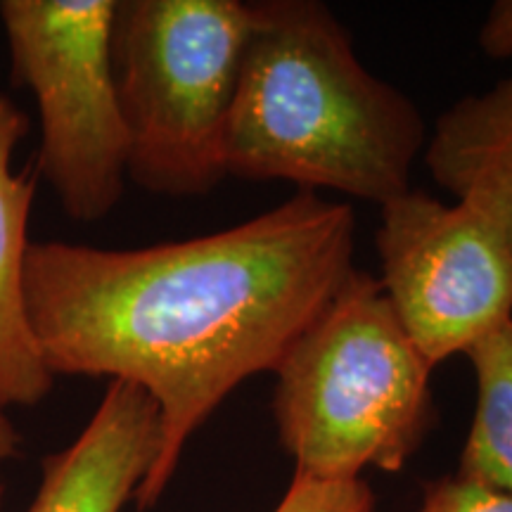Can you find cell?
Returning a JSON list of instances; mask_svg holds the SVG:
<instances>
[{"mask_svg": "<svg viewBox=\"0 0 512 512\" xmlns=\"http://www.w3.org/2000/svg\"><path fill=\"white\" fill-rule=\"evenodd\" d=\"M354 247V207L302 190L200 238L140 249L31 242L24 302L48 373L136 384L159 411L138 510L155 508L216 408L273 373L356 268Z\"/></svg>", "mask_w": 512, "mask_h": 512, "instance_id": "6da1fadb", "label": "cell"}, {"mask_svg": "<svg viewBox=\"0 0 512 512\" xmlns=\"http://www.w3.org/2000/svg\"><path fill=\"white\" fill-rule=\"evenodd\" d=\"M226 174L382 204L411 190L430 143L418 105L358 60L351 31L318 0L249 3Z\"/></svg>", "mask_w": 512, "mask_h": 512, "instance_id": "7a4b0ae2", "label": "cell"}, {"mask_svg": "<svg viewBox=\"0 0 512 512\" xmlns=\"http://www.w3.org/2000/svg\"><path fill=\"white\" fill-rule=\"evenodd\" d=\"M273 375L275 427L302 475L401 472L437 422L432 368L396 318L380 278L358 268Z\"/></svg>", "mask_w": 512, "mask_h": 512, "instance_id": "3957f363", "label": "cell"}, {"mask_svg": "<svg viewBox=\"0 0 512 512\" xmlns=\"http://www.w3.org/2000/svg\"><path fill=\"white\" fill-rule=\"evenodd\" d=\"M249 27L240 0L117 3L112 62L138 188L183 200L228 178L226 128Z\"/></svg>", "mask_w": 512, "mask_h": 512, "instance_id": "277c9868", "label": "cell"}, {"mask_svg": "<svg viewBox=\"0 0 512 512\" xmlns=\"http://www.w3.org/2000/svg\"><path fill=\"white\" fill-rule=\"evenodd\" d=\"M117 0H3L12 81L41 119L38 174L72 221L95 223L124 197L128 136L112 62Z\"/></svg>", "mask_w": 512, "mask_h": 512, "instance_id": "5b68a950", "label": "cell"}, {"mask_svg": "<svg viewBox=\"0 0 512 512\" xmlns=\"http://www.w3.org/2000/svg\"><path fill=\"white\" fill-rule=\"evenodd\" d=\"M380 285L432 370L512 313V256L463 202L408 190L380 207Z\"/></svg>", "mask_w": 512, "mask_h": 512, "instance_id": "8992f818", "label": "cell"}, {"mask_svg": "<svg viewBox=\"0 0 512 512\" xmlns=\"http://www.w3.org/2000/svg\"><path fill=\"white\" fill-rule=\"evenodd\" d=\"M159 448V411L136 384L112 380L79 437L46 456L27 512H121Z\"/></svg>", "mask_w": 512, "mask_h": 512, "instance_id": "52a82bcc", "label": "cell"}, {"mask_svg": "<svg viewBox=\"0 0 512 512\" xmlns=\"http://www.w3.org/2000/svg\"><path fill=\"white\" fill-rule=\"evenodd\" d=\"M422 162L441 190L494 226L512 256V67L441 114Z\"/></svg>", "mask_w": 512, "mask_h": 512, "instance_id": "ba28073f", "label": "cell"}, {"mask_svg": "<svg viewBox=\"0 0 512 512\" xmlns=\"http://www.w3.org/2000/svg\"><path fill=\"white\" fill-rule=\"evenodd\" d=\"M29 128L27 112L0 93V403L5 408L36 406L55 382L38 354L24 302L36 178L15 174L12 155Z\"/></svg>", "mask_w": 512, "mask_h": 512, "instance_id": "9c48e42d", "label": "cell"}, {"mask_svg": "<svg viewBox=\"0 0 512 512\" xmlns=\"http://www.w3.org/2000/svg\"><path fill=\"white\" fill-rule=\"evenodd\" d=\"M477 406L456 477L512 491V313L463 354Z\"/></svg>", "mask_w": 512, "mask_h": 512, "instance_id": "30bf717a", "label": "cell"}, {"mask_svg": "<svg viewBox=\"0 0 512 512\" xmlns=\"http://www.w3.org/2000/svg\"><path fill=\"white\" fill-rule=\"evenodd\" d=\"M275 512H375V496L363 477L325 479L294 472Z\"/></svg>", "mask_w": 512, "mask_h": 512, "instance_id": "8fae6325", "label": "cell"}, {"mask_svg": "<svg viewBox=\"0 0 512 512\" xmlns=\"http://www.w3.org/2000/svg\"><path fill=\"white\" fill-rule=\"evenodd\" d=\"M418 512H512V491L441 477L425 484Z\"/></svg>", "mask_w": 512, "mask_h": 512, "instance_id": "7c38bea8", "label": "cell"}, {"mask_svg": "<svg viewBox=\"0 0 512 512\" xmlns=\"http://www.w3.org/2000/svg\"><path fill=\"white\" fill-rule=\"evenodd\" d=\"M479 48L484 55L512 62V0H498L486 12L479 29Z\"/></svg>", "mask_w": 512, "mask_h": 512, "instance_id": "4fadbf2b", "label": "cell"}, {"mask_svg": "<svg viewBox=\"0 0 512 512\" xmlns=\"http://www.w3.org/2000/svg\"><path fill=\"white\" fill-rule=\"evenodd\" d=\"M22 453V434L17 432L15 422L8 415V408L0 403V465L15 460Z\"/></svg>", "mask_w": 512, "mask_h": 512, "instance_id": "5bb4252c", "label": "cell"}, {"mask_svg": "<svg viewBox=\"0 0 512 512\" xmlns=\"http://www.w3.org/2000/svg\"><path fill=\"white\" fill-rule=\"evenodd\" d=\"M3 496H5V491H3V486H0V512H3Z\"/></svg>", "mask_w": 512, "mask_h": 512, "instance_id": "9a60e30c", "label": "cell"}]
</instances>
